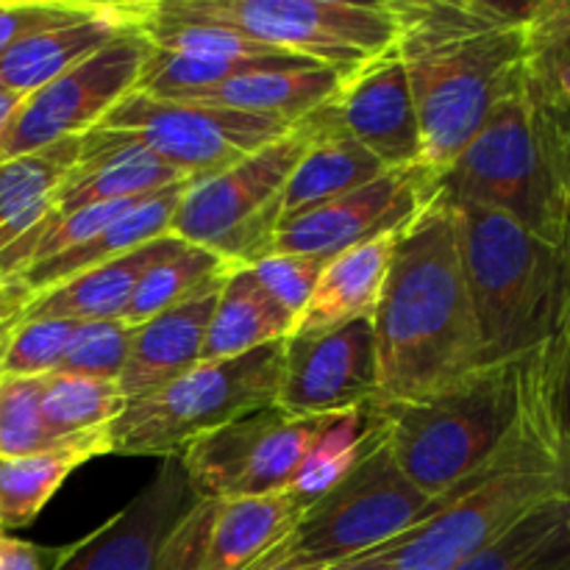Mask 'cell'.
Wrapping results in <instances>:
<instances>
[{
  "mask_svg": "<svg viewBox=\"0 0 570 570\" xmlns=\"http://www.w3.org/2000/svg\"><path fill=\"white\" fill-rule=\"evenodd\" d=\"M395 53L406 70L423 167L443 176L523 78V22L532 3L390 0Z\"/></svg>",
  "mask_w": 570,
  "mask_h": 570,
  "instance_id": "cell-1",
  "label": "cell"
},
{
  "mask_svg": "<svg viewBox=\"0 0 570 570\" xmlns=\"http://www.w3.org/2000/svg\"><path fill=\"white\" fill-rule=\"evenodd\" d=\"M373 337L379 360L373 406L426 399L484 367L454 206L443 189L395 234Z\"/></svg>",
  "mask_w": 570,
  "mask_h": 570,
  "instance_id": "cell-2",
  "label": "cell"
},
{
  "mask_svg": "<svg viewBox=\"0 0 570 570\" xmlns=\"http://www.w3.org/2000/svg\"><path fill=\"white\" fill-rule=\"evenodd\" d=\"M560 493V438L546 399V360L521 423L473 476L440 495L406 532L323 570H460L507 527Z\"/></svg>",
  "mask_w": 570,
  "mask_h": 570,
  "instance_id": "cell-3",
  "label": "cell"
},
{
  "mask_svg": "<svg viewBox=\"0 0 570 570\" xmlns=\"http://www.w3.org/2000/svg\"><path fill=\"white\" fill-rule=\"evenodd\" d=\"M546 351L479 367L426 399L373 406L404 476L438 499L488 465L521 423Z\"/></svg>",
  "mask_w": 570,
  "mask_h": 570,
  "instance_id": "cell-4",
  "label": "cell"
},
{
  "mask_svg": "<svg viewBox=\"0 0 570 570\" xmlns=\"http://www.w3.org/2000/svg\"><path fill=\"white\" fill-rule=\"evenodd\" d=\"M451 206L482 365L523 362L549 348L562 304L560 250L501 212Z\"/></svg>",
  "mask_w": 570,
  "mask_h": 570,
  "instance_id": "cell-5",
  "label": "cell"
},
{
  "mask_svg": "<svg viewBox=\"0 0 570 570\" xmlns=\"http://www.w3.org/2000/svg\"><path fill=\"white\" fill-rule=\"evenodd\" d=\"M440 189L454 204L501 212L560 250L554 150L543 111L527 95L523 78L440 176Z\"/></svg>",
  "mask_w": 570,
  "mask_h": 570,
  "instance_id": "cell-6",
  "label": "cell"
},
{
  "mask_svg": "<svg viewBox=\"0 0 570 570\" xmlns=\"http://www.w3.org/2000/svg\"><path fill=\"white\" fill-rule=\"evenodd\" d=\"M438 501L440 495H426L404 476L376 415V426L348 471L306 507L293 532L254 568L287 562L332 568L406 532L429 515Z\"/></svg>",
  "mask_w": 570,
  "mask_h": 570,
  "instance_id": "cell-7",
  "label": "cell"
},
{
  "mask_svg": "<svg viewBox=\"0 0 570 570\" xmlns=\"http://www.w3.org/2000/svg\"><path fill=\"white\" fill-rule=\"evenodd\" d=\"M282 365L284 340L232 360L198 362L126 406L109 426L111 454L181 456L204 434L276 404Z\"/></svg>",
  "mask_w": 570,
  "mask_h": 570,
  "instance_id": "cell-8",
  "label": "cell"
},
{
  "mask_svg": "<svg viewBox=\"0 0 570 570\" xmlns=\"http://www.w3.org/2000/svg\"><path fill=\"white\" fill-rule=\"evenodd\" d=\"M150 14L232 28L340 76L360 70L395 42L390 0H150Z\"/></svg>",
  "mask_w": 570,
  "mask_h": 570,
  "instance_id": "cell-9",
  "label": "cell"
},
{
  "mask_svg": "<svg viewBox=\"0 0 570 570\" xmlns=\"http://www.w3.org/2000/svg\"><path fill=\"white\" fill-rule=\"evenodd\" d=\"M293 417L278 406L250 412L181 451L195 499H262L298 488L317 456L362 417Z\"/></svg>",
  "mask_w": 570,
  "mask_h": 570,
  "instance_id": "cell-10",
  "label": "cell"
},
{
  "mask_svg": "<svg viewBox=\"0 0 570 570\" xmlns=\"http://www.w3.org/2000/svg\"><path fill=\"white\" fill-rule=\"evenodd\" d=\"M309 139L312 128L298 122L228 170L189 181L173 215L170 234L237 267L259 262L271 254L282 223L284 187Z\"/></svg>",
  "mask_w": 570,
  "mask_h": 570,
  "instance_id": "cell-11",
  "label": "cell"
},
{
  "mask_svg": "<svg viewBox=\"0 0 570 570\" xmlns=\"http://www.w3.org/2000/svg\"><path fill=\"white\" fill-rule=\"evenodd\" d=\"M98 128L137 139L145 148L154 150L165 165L195 181V178L228 170L245 156L276 142L293 126L273 117L226 109V106L131 92L100 120Z\"/></svg>",
  "mask_w": 570,
  "mask_h": 570,
  "instance_id": "cell-12",
  "label": "cell"
},
{
  "mask_svg": "<svg viewBox=\"0 0 570 570\" xmlns=\"http://www.w3.org/2000/svg\"><path fill=\"white\" fill-rule=\"evenodd\" d=\"M148 53L142 26L131 28L72 70L22 95L14 115L0 128V165L65 139L87 137L137 89Z\"/></svg>",
  "mask_w": 570,
  "mask_h": 570,
  "instance_id": "cell-13",
  "label": "cell"
},
{
  "mask_svg": "<svg viewBox=\"0 0 570 570\" xmlns=\"http://www.w3.org/2000/svg\"><path fill=\"white\" fill-rule=\"evenodd\" d=\"M312 501L298 488L262 499H195L167 534L156 570H250L293 532Z\"/></svg>",
  "mask_w": 570,
  "mask_h": 570,
  "instance_id": "cell-14",
  "label": "cell"
},
{
  "mask_svg": "<svg viewBox=\"0 0 570 570\" xmlns=\"http://www.w3.org/2000/svg\"><path fill=\"white\" fill-rule=\"evenodd\" d=\"M379 401L373 317L309 337L284 340L276 404L293 417L351 415Z\"/></svg>",
  "mask_w": 570,
  "mask_h": 570,
  "instance_id": "cell-15",
  "label": "cell"
},
{
  "mask_svg": "<svg viewBox=\"0 0 570 570\" xmlns=\"http://www.w3.org/2000/svg\"><path fill=\"white\" fill-rule=\"evenodd\" d=\"M304 122L345 134L376 156L387 170L423 167L415 100L395 48L343 76L337 92Z\"/></svg>",
  "mask_w": 570,
  "mask_h": 570,
  "instance_id": "cell-16",
  "label": "cell"
},
{
  "mask_svg": "<svg viewBox=\"0 0 570 570\" xmlns=\"http://www.w3.org/2000/svg\"><path fill=\"white\" fill-rule=\"evenodd\" d=\"M440 193V178L426 167L387 170L376 181L323 204L295 220L282 223L273 237L271 254L332 256L395 234Z\"/></svg>",
  "mask_w": 570,
  "mask_h": 570,
  "instance_id": "cell-17",
  "label": "cell"
},
{
  "mask_svg": "<svg viewBox=\"0 0 570 570\" xmlns=\"http://www.w3.org/2000/svg\"><path fill=\"white\" fill-rule=\"evenodd\" d=\"M195 504L181 456H165L156 476L111 521L78 540L61 570H156L178 518Z\"/></svg>",
  "mask_w": 570,
  "mask_h": 570,
  "instance_id": "cell-18",
  "label": "cell"
},
{
  "mask_svg": "<svg viewBox=\"0 0 570 570\" xmlns=\"http://www.w3.org/2000/svg\"><path fill=\"white\" fill-rule=\"evenodd\" d=\"M181 181L193 178L173 170L142 142L95 128L81 139V154L61 184L50 215H72L87 206L148 198Z\"/></svg>",
  "mask_w": 570,
  "mask_h": 570,
  "instance_id": "cell-19",
  "label": "cell"
},
{
  "mask_svg": "<svg viewBox=\"0 0 570 570\" xmlns=\"http://www.w3.org/2000/svg\"><path fill=\"white\" fill-rule=\"evenodd\" d=\"M145 3H92L76 20L39 31L0 56V83L28 95L142 26Z\"/></svg>",
  "mask_w": 570,
  "mask_h": 570,
  "instance_id": "cell-20",
  "label": "cell"
},
{
  "mask_svg": "<svg viewBox=\"0 0 570 570\" xmlns=\"http://www.w3.org/2000/svg\"><path fill=\"white\" fill-rule=\"evenodd\" d=\"M220 287L131 328L126 365L117 379L128 404L165 387L167 382L198 365L206 326H209Z\"/></svg>",
  "mask_w": 570,
  "mask_h": 570,
  "instance_id": "cell-21",
  "label": "cell"
},
{
  "mask_svg": "<svg viewBox=\"0 0 570 570\" xmlns=\"http://www.w3.org/2000/svg\"><path fill=\"white\" fill-rule=\"evenodd\" d=\"M181 243L184 239H178L176 234H165V237L128 250L120 259L78 273V276L39 293L22 321H33V317H61V321L78 323L120 321L139 278Z\"/></svg>",
  "mask_w": 570,
  "mask_h": 570,
  "instance_id": "cell-22",
  "label": "cell"
},
{
  "mask_svg": "<svg viewBox=\"0 0 570 570\" xmlns=\"http://www.w3.org/2000/svg\"><path fill=\"white\" fill-rule=\"evenodd\" d=\"M395 234L367 239L332 256L289 337H309V334L332 332L360 317H373L384 282H387Z\"/></svg>",
  "mask_w": 570,
  "mask_h": 570,
  "instance_id": "cell-23",
  "label": "cell"
},
{
  "mask_svg": "<svg viewBox=\"0 0 570 570\" xmlns=\"http://www.w3.org/2000/svg\"><path fill=\"white\" fill-rule=\"evenodd\" d=\"M187 184L189 181L173 184V187L161 189V193L137 200L131 209L122 212L104 232H98L87 243L76 245V248L65 250V254L53 256V259L28 267L26 273H20V278L28 284L33 295H39L45 289L56 287V284L67 282V278L78 276V273L92 271V267L106 265L111 259H120L128 250L139 248V245L150 243V239L165 237V234H170L173 215H176V206Z\"/></svg>",
  "mask_w": 570,
  "mask_h": 570,
  "instance_id": "cell-24",
  "label": "cell"
},
{
  "mask_svg": "<svg viewBox=\"0 0 570 570\" xmlns=\"http://www.w3.org/2000/svg\"><path fill=\"white\" fill-rule=\"evenodd\" d=\"M304 122V120H301ZM309 126V122H306ZM312 128L304 156L293 167L282 195V223L295 220L323 204L343 198L365 184L376 181L387 167L367 154L360 142L332 128ZM278 223V226H282Z\"/></svg>",
  "mask_w": 570,
  "mask_h": 570,
  "instance_id": "cell-25",
  "label": "cell"
},
{
  "mask_svg": "<svg viewBox=\"0 0 570 570\" xmlns=\"http://www.w3.org/2000/svg\"><path fill=\"white\" fill-rule=\"evenodd\" d=\"M293 332L295 317L262 287L250 267H234L217 293L200 362L232 360L262 345L282 343Z\"/></svg>",
  "mask_w": 570,
  "mask_h": 570,
  "instance_id": "cell-26",
  "label": "cell"
},
{
  "mask_svg": "<svg viewBox=\"0 0 570 570\" xmlns=\"http://www.w3.org/2000/svg\"><path fill=\"white\" fill-rule=\"evenodd\" d=\"M340 76L337 70L323 65L295 67V70H265L237 76L220 87L204 89L189 98V104L226 106V109L245 111L256 117H273L287 126H298L301 120L312 115L321 104H326L337 92Z\"/></svg>",
  "mask_w": 570,
  "mask_h": 570,
  "instance_id": "cell-27",
  "label": "cell"
},
{
  "mask_svg": "<svg viewBox=\"0 0 570 570\" xmlns=\"http://www.w3.org/2000/svg\"><path fill=\"white\" fill-rule=\"evenodd\" d=\"M111 454V432L95 429L42 454L0 462V529L31 527L76 468Z\"/></svg>",
  "mask_w": 570,
  "mask_h": 570,
  "instance_id": "cell-28",
  "label": "cell"
},
{
  "mask_svg": "<svg viewBox=\"0 0 570 570\" xmlns=\"http://www.w3.org/2000/svg\"><path fill=\"white\" fill-rule=\"evenodd\" d=\"M81 139H65L0 165V254L50 215L81 154Z\"/></svg>",
  "mask_w": 570,
  "mask_h": 570,
  "instance_id": "cell-29",
  "label": "cell"
},
{
  "mask_svg": "<svg viewBox=\"0 0 570 570\" xmlns=\"http://www.w3.org/2000/svg\"><path fill=\"white\" fill-rule=\"evenodd\" d=\"M460 570H570V512L560 493L507 527Z\"/></svg>",
  "mask_w": 570,
  "mask_h": 570,
  "instance_id": "cell-30",
  "label": "cell"
},
{
  "mask_svg": "<svg viewBox=\"0 0 570 570\" xmlns=\"http://www.w3.org/2000/svg\"><path fill=\"white\" fill-rule=\"evenodd\" d=\"M234 267L237 265L220 259L200 245L181 243L139 278L120 321L128 328L142 326L161 312H170L176 306L200 298L209 289H217Z\"/></svg>",
  "mask_w": 570,
  "mask_h": 570,
  "instance_id": "cell-31",
  "label": "cell"
},
{
  "mask_svg": "<svg viewBox=\"0 0 570 570\" xmlns=\"http://www.w3.org/2000/svg\"><path fill=\"white\" fill-rule=\"evenodd\" d=\"M523 87L540 104L570 109V0L532 3L523 22Z\"/></svg>",
  "mask_w": 570,
  "mask_h": 570,
  "instance_id": "cell-32",
  "label": "cell"
},
{
  "mask_svg": "<svg viewBox=\"0 0 570 570\" xmlns=\"http://www.w3.org/2000/svg\"><path fill=\"white\" fill-rule=\"evenodd\" d=\"M128 401L117 379H92L78 373L42 376V417L59 440L106 429L126 412Z\"/></svg>",
  "mask_w": 570,
  "mask_h": 570,
  "instance_id": "cell-33",
  "label": "cell"
},
{
  "mask_svg": "<svg viewBox=\"0 0 570 570\" xmlns=\"http://www.w3.org/2000/svg\"><path fill=\"white\" fill-rule=\"evenodd\" d=\"M295 67L309 65H282V61H239V59H212V56H189L159 50L150 45L148 61L142 67V76L134 92H145L150 98L178 100L189 98L204 89L220 87L237 76L265 70H295Z\"/></svg>",
  "mask_w": 570,
  "mask_h": 570,
  "instance_id": "cell-34",
  "label": "cell"
},
{
  "mask_svg": "<svg viewBox=\"0 0 570 570\" xmlns=\"http://www.w3.org/2000/svg\"><path fill=\"white\" fill-rule=\"evenodd\" d=\"M142 33L148 42L159 50L189 56H212V59H239V61H282V65H315V61L298 59L293 53L271 48L265 42L245 37L223 26H206V22H181L165 20L150 14V3H145Z\"/></svg>",
  "mask_w": 570,
  "mask_h": 570,
  "instance_id": "cell-35",
  "label": "cell"
},
{
  "mask_svg": "<svg viewBox=\"0 0 570 570\" xmlns=\"http://www.w3.org/2000/svg\"><path fill=\"white\" fill-rule=\"evenodd\" d=\"M72 440H59L45 423L42 376L0 373V462L42 454Z\"/></svg>",
  "mask_w": 570,
  "mask_h": 570,
  "instance_id": "cell-36",
  "label": "cell"
},
{
  "mask_svg": "<svg viewBox=\"0 0 570 570\" xmlns=\"http://www.w3.org/2000/svg\"><path fill=\"white\" fill-rule=\"evenodd\" d=\"M81 323L61 317H33L22 321L11 334L6 354L0 360V373L11 376H48L61 365L70 351Z\"/></svg>",
  "mask_w": 570,
  "mask_h": 570,
  "instance_id": "cell-37",
  "label": "cell"
},
{
  "mask_svg": "<svg viewBox=\"0 0 570 570\" xmlns=\"http://www.w3.org/2000/svg\"><path fill=\"white\" fill-rule=\"evenodd\" d=\"M131 343V328L122 321L81 323L59 373H78L92 379H120Z\"/></svg>",
  "mask_w": 570,
  "mask_h": 570,
  "instance_id": "cell-38",
  "label": "cell"
},
{
  "mask_svg": "<svg viewBox=\"0 0 570 570\" xmlns=\"http://www.w3.org/2000/svg\"><path fill=\"white\" fill-rule=\"evenodd\" d=\"M529 98H532V95H529ZM534 104L540 106V111H543L546 117V126H549L551 150H554V165H557V184H560L562 304H560V317H557L554 340H551L549 345V351H557L570 337V109H554V106H546L540 104V100H534Z\"/></svg>",
  "mask_w": 570,
  "mask_h": 570,
  "instance_id": "cell-39",
  "label": "cell"
},
{
  "mask_svg": "<svg viewBox=\"0 0 570 570\" xmlns=\"http://www.w3.org/2000/svg\"><path fill=\"white\" fill-rule=\"evenodd\" d=\"M326 262L328 259H323V256L306 254H267L248 267L259 278L262 287L298 323V315L309 304Z\"/></svg>",
  "mask_w": 570,
  "mask_h": 570,
  "instance_id": "cell-40",
  "label": "cell"
},
{
  "mask_svg": "<svg viewBox=\"0 0 570 570\" xmlns=\"http://www.w3.org/2000/svg\"><path fill=\"white\" fill-rule=\"evenodd\" d=\"M89 6V0H0V56L33 33L76 20Z\"/></svg>",
  "mask_w": 570,
  "mask_h": 570,
  "instance_id": "cell-41",
  "label": "cell"
},
{
  "mask_svg": "<svg viewBox=\"0 0 570 570\" xmlns=\"http://www.w3.org/2000/svg\"><path fill=\"white\" fill-rule=\"evenodd\" d=\"M70 546H39L28 540L14 538L6 529H0V570H61L70 560Z\"/></svg>",
  "mask_w": 570,
  "mask_h": 570,
  "instance_id": "cell-42",
  "label": "cell"
},
{
  "mask_svg": "<svg viewBox=\"0 0 570 570\" xmlns=\"http://www.w3.org/2000/svg\"><path fill=\"white\" fill-rule=\"evenodd\" d=\"M546 399L557 438L570 440V337L557 351H546Z\"/></svg>",
  "mask_w": 570,
  "mask_h": 570,
  "instance_id": "cell-43",
  "label": "cell"
},
{
  "mask_svg": "<svg viewBox=\"0 0 570 570\" xmlns=\"http://www.w3.org/2000/svg\"><path fill=\"white\" fill-rule=\"evenodd\" d=\"M33 298L37 295L28 289V284L20 276L0 273V360H3L6 345H9L14 328L22 323V315H26Z\"/></svg>",
  "mask_w": 570,
  "mask_h": 570,
  "instance_id": "cell-44",
  "label": "cell"
},
{
  "mask_svg": "<svg viewBox=\"0 0 570 570\" xmlns=\"http://www.w3.org/2000/svg\"><path fill=\"white\" fill-rule=\"evenodd\" d=\"M560 495L570 512V440H560Z\"/></svg>",
  "mask_w": 570,
  "mask_h": 570,
  "instance_id": "cell-45",
  "label": "cell"
},
{
  "mask_svg": "<svg viewBox=\"0 0 570 570\" xmlns=\"http://www.w3.org/2000/svg\"><path fill=\"white\" fill-rule=\"evenodd\" d=\"M20 100H22L20 92H14V89L0 87V128H3L6 122H9V117L14 115V109H17V106H20Z\"/></svg>",
  "mask_w": 570,
  "mask_h": 570,
  "instance_id": "cell-46",
  "label": "cell"
},
{
  "mask_svg": "<svg viewBox=\"0 0 570 570\" xmlns=\"http://www.w3.org/2000/svg\"><path fill=\"white\" fill-rule=\"evenodd\" d=\"M254 570H323L312 566H295V562H287V566H267V568H254Z\"/></svg>",
  "mask_w": 570,
  "mask_h": 570,
  "instance_id": "cell-47",
  "label": "cell"
},
{
  "mask_svg": "<svg viewBox=\"0 0 570 570\" xmlns=\"http://www.w3.org/2000/svg\"><path fill=\"white\" fill-rule=\"evenodd\" d=\"M0 87H3V83H0Z\"/></svg>",
  "mask_w": 570,
  "mask_h": 570,
  "instance_id": "cell-48",
  "label": "cell"
}]
</instances>
